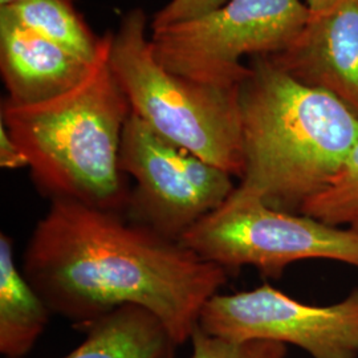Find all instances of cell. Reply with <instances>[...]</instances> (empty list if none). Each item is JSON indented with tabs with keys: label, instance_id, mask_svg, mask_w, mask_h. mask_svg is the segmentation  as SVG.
Listing matches in <instances>:
<instances>
[{
	"label": "cell",
	"instance_id": "4",
	"mask_svg": "<svg viewBox=\"0 0 358 358\" xmlns=\"http://www.w3.org/2000/svg\"><path fill=\"white\" fill-rule=\"evenodd\" d=\"M146 26V13L133 8L112 32L109 64L131 113L167 141L242 178L241 85L214 87L169 72L154 57Z\"/></svg>",
	"mask_w": 358,
	"mask_h": 358
},
{
	"label": "cell",
	"instance_id": "3",
	"mask_svg": "<svg viewBox=\"0 0 358 358\" xmlns=\"http://www.w3.org/2000/svg\"><path fill=\"white\" fill-rule=\"evenodd\" d=\"M112 32L73 88L36 103H1L0 122L28 158L31 176L52 201L66 199L122 213L130 192L120 169L122 133L131 115L109 64Z\"/></svg>",
	"mask_w": 358,
	"mask_h": 358
},
{
	"label": "cell",
	"instance_id": "10",
	"mask_svg": "<svg viewBox=\"0 0 358 358\" xmlns=\"http://www.w3.org/2000/svg\"><path fill=\"white\" fill-rule=\"evenodd\" d=\"M92 63L0 10V72L13 103H36L77 85Z\"/></svg>",
	"mask_w": 358,
	"mask_h": 358
},
{
	"label": "cell",
	"instance_id": "18",
	"mask_svg": "<svg viewBox=\"0 0 358 358\" xmlns=\"http://www.w3.org/2000/svg\"><path fill=\"white\" fill-rule=\"evenodd\" d=\"M340 0H307L310 15H320L333 8Z\"/></svg>",
	"mask_w": 358,
	"mask_h": 358
},
{
	"label": "cell",
	"instance_id": "6",
	"mask_svg": "<svg viewBox=\"0 0 358 358\" xmlns=\"http://www.w3.org/2000/svg\"><path fill=\"white\" fill-rule=\"evenodd\" d=\"M301 0H230L198 19L153 29L155 60L169 72L194 81L239 87L251 75L245 55L285 51L307 26Z\"/></svg>",
	"mask_w": 358,
	"mask_h": 358
},
{
	"label": "cell",
	"instance_id": "7",
	"mask_svg": "<svg viewBox=\"0 0 358 358\" xmlns=\"http://www.w3.org/2000/svg\"><path fill=\"white\" fill-rule=\"evenodd\" d=\"M120 169L137 182L128 205L134 222L177 242L236 189L229 173L167 141L134 113L122 133Z\"/></svg>",
	"mask_w": 358,
	"mask_h": 358
},
{
	"label": "cell",
	"instance_id": "15",
	"mask_svg": "<svg viewBox=\"0 0 358 358\" xmlns=\"http://www.w3.org/2000/svg\"><path fill=\"white\" fill-rule=\"evenodd\" d=\"M192 358H284L287 345L267 340L232 341L210 336L199 327L192 333Z\"/></svg>",
	"mask_w": 358,
	"mask_h": 358
},
{
	"label": "cell",
	"instance_id": "8",
	"mask_svg": "<svg viewBox=\"0 0 358 358\" xmlns=\"http://www.w3.org/2000/svg\"><path fill=\"white\" fill-rule=\"evenodd\" d=\"M198 327L232 341L291 344L312 358H358V288L331 306L300 303L267 284L217 294L206 303Z\"/></svg>",
	"mask_w": 358,
	"mask_h": 358
},
{
	"label": "cell",
	"instance_id": "14",
	"mask_svg": "<svg viewBox=\"0 0 358 358\" xmlns=\"http://www.w3.org/2000/svg\"><path fill=\"white\" fill-rule=\"evenodd\" d=\"M300 214L358 234V174L338 173L325 190L301 207Z\"/></svg>",
	"mask_w": 358,
	"mask_h": 358
},
{
	"label": "cell",
	"instance_id": "2",
	"mask_svg": "<svg viewBox=\"0 0 358 358\" xmlns=\"http://www.w3.org/2000/svg\"><path fill=\"white\" fill-rule=\"evenodd\" d=\"M241 187L272 208L300 214L325 190L358 143V115L327 90L256 56L239 87Z\"/></svg>",
	"mask_w": 358,
	"mask_h": 358
},
{
	"label": "cell",
	"instance_id": "13",
	"mask_svg": "<svg viewBox=\"0 0 358 358\" xmlns=\"http://www.w3.org/2000/svg\"><path fill=\"white\" fill-rule=\"evenodd\" d=\"M0 10L11 15L22 26L88 63H93L97 57L101 38L92 32L75 10L72 0H26L0 7Z\"/></svg>",
	"mask_w": 358,
	"mask_h": 358
},
{
	"label": "cell",
	"instance_id": "1",
	"mask_svg": "<svg viewBox=\"0 0 358 358\" xmlns=\"http://www.w3.org/2000/svg\"><path fill=\"white\" fill-rule=\"evenodd\" d=\"M121 214L53 199L27 244L23 273L52 313L76 328L140 306L180 345L227 282V271Z\"/></svg>",
	"mask_w": 358,
	"mask_h": 358
},
{
	"label": "cell",
	"instance_id": "9",
	"mask_svg": "<svg viewBox=\"0 0 358 358\" xmlns=\"http://www.w3.org/2000/svg\"><path fill=\"white\" fill-rule=\"evenodd\" d=\"M269 60L296 80L327 90L358 115V0H340Z\"/></svg>",
	"mask_w": 358,
	"mask_h": 358
},
{
	"label": "cell",
	"instance_id": "19",
	"mask_svg": "<svg viewBox=\"0 0 358 358\" xmlns=\"http://www.w3.org/2000/svg\"><path fill=\"white\" fill-rule=\"evenodd\" d=\"M26 0H0V7H7V6H13V4H17Z\"/></svg>",
	"mask_w": 358,
	"mask_h": 358
},
{
	"label": "cell",
	"instance_id": "5",
	"mask_svg": "<svg viewBox=\"0 0 358 358\" xmlns=\"http://www.w3.org/2000/svg\"><path fill=\"white\" fill-rule=\"evenodd\" d=\"M179 242L226 271L251 266L273 279H279L289 264L308 259L358 268L357 232L272 208L241 186Z\"/></svg>",
	"mask_w": 358,
	"mask_h": 358
},
{
	"label": "cell",
	"instance_id": "11",
	"mask_svg": "<svg viewBox=\"0 0 358 358\" xmlns=\"http://www.w3.org/2000/svg\"><path fill=\"white\" fill-rule=\"evenodd\" d=\"M84 343L62 358H174L177 341L153 312L122 306L78 327Z\"/></svg>",
	"mask_w": 358,
	"mask_h": 358
},
{
	"label": "cell",
	"instance_id": "17",
	"mask_svg": "<svg viewBox=\"0 0 358 358\" xmlns=\"http://www.w3.org/2000/svg\"><path fill=\"white\" fill-rule=\"evenodd\" d=\"M0 166L17 170L29 166L28 158L7 128L0 122Z\"/></svg>",
	"mask_w": 358,
	"mask_h": 358
},
{
	"label": "cell",
	"instance_id": "12",
	"mask_svg": "<svg viewBox=\"0 0 358 358\" xmlns=\"http://www.w3.org/2000/svg\"><path fill=\"white\" fill-rule=\"evenodd\" d=\"M51 309L13 259V242L0 235V352L22 358L44 332Z\"/></svg>",
	"mask_w": 358,
	"mask_h": 358
},
{
	"label": "cell",
	"instance_id": "16",
	"mask_svg": "<svg viewBox=\"0 0 358 358\" xmlns=\"http://www.w3.org/2000/svg\"><path fill=\"white\" fill-rule=\"evenodd\" d=\"M230 0H170L154 15L152 29L198 19L223 7Z\"/></svg>",
	"mask_w": 358,
	"mask_h": 358
}]
</instances>
